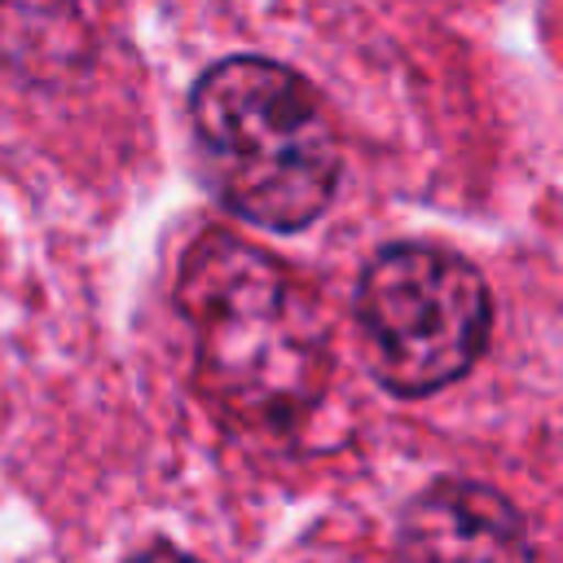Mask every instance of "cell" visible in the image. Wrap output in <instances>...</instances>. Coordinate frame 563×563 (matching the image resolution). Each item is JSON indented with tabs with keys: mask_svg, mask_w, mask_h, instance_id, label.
I'll return each instance as SVG.
<instances>
[{
	"mask_svg": "<svg viewBox=\"0 0 563 563\" xmlns=\"http://www.w3.org/2000/svg\"><path fill=\"white\" fill-rule=\"evenodd\" d=\"M123 563H202V559L189 554V550H180V545H172V541H150V545L132 550Z\"/></svg>",
	"mask_w": 563,
	"mask_h": 563,
	"instance_id": "8992f818",
	"label": "cell"
},
{
	"mask_svg": "<svg viewBox=\"0 0 563 563\" xmlns=\"http://www.w3.org/2000/svg\"><path fill=\"white\" fill-rule=\"evenodd\" d=\"M365 365L391 396H431L471 374L488 347L493 295L484 273L431 242L383 246L356 282Z\"/></svg>",
	"mask_w": 563,
	"mask_h": 563,
	"instance_id": "3957f363",
	"label": "cell"
},
{
	"mask_svg": "<svg viewBox=\"0 0 563 563\" xmlns=\"http://www.w3.org/2000/svg\"><path fill=\"white\" fill-rule=\"evenodd\" d=\"M75 0H0V62L26 79H62L88 62Z\"/></svg>",
	"mask_w": 563,
	"mask_h": 563,
	"instance_id": "5b68a950",
	"label": "cell"
},
{
	"mask_svg": "<svg viewBox=\"0 0 563 563\" xmlns=\"http://www.w3.org/2000/svg\"><path fill=\"white\" fill-rule=\"evenodd\" d=\"M194 374L220 418L290 431L325 396L334 347L317 290L233 229H202L176 268Z\"/></svg>",
	"mask_w": 563,
	"mask_h": 563,
	"instance_id": "6da1fadb",
	"label": "cell"
},
{
	"mask_svg": "<svg viewBox=\"0 0 563 563\" xmlns=\"http://www.w3.org/2000/svg\"><path fill=\"white\" fill-rule=\"evenodd\" d=\"M202 180L246 224L299 233L339 194L343 150L312 84L273 57H224L189 92Z\"/></svg>",
	"mask_w": 563,
	"mask_h": 563,
	"instance_id": "7a4b0ae2",
	"label": "cell"
},
{
	"mask_svg": "<svg viewBox=\"0 0 563 563\" xmlns=\"http://www.w3.org/2000/svg\"><path fill=\"white\" fill-rule=\"evenodd\" d=\"M400 563H537L515 501L475 479H435L396 519Z\"/></svg>",
	"mask_w": 563,
	"mask_h": 563,
	"instance_id": "277c9868",
	"label": "cell"
}]
</instances>
